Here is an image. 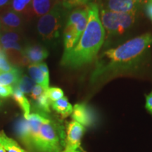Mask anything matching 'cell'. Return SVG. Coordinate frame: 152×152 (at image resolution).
Returning <instances> with one entry per match:
<instances>
[{
	"instance_id": "cell-28",
	"label": "cell",
	"mask_w": 152,
	"mask_h": 152,
	"mask_svg": "<svg viewBox=\"0 0 152 152\" xmlns=\"http://www.w3.org/2000/svg\"><path fill=\"white\" fill-rule=\"evenodd\" d=\"M145 12L147 16L152 21V0H147L145 3Z\"/></svg>"
},
{
	"instance_id": "cell-21",
	"label": "cell",
	"mask_w": 152,
	"mask_h": 152,
	"mask_svg": "<svg viewBox=\"0 0 152 152\" xmlns=\"http://www.w3.org/2000/svg\"><path fill=\"white\" fill-rule=\"evenodd\" d=\"M36 83L29 76L24 75L21 76L17 84L14 87H16L24 94H30L35 87Z\"/></svg>"
},
{
	"instance_id": "cell-33",
	"label": "cell",
	"mask_w": 152,
	"mask_h": 152,
	"mask_svg": "<svg viewBox=\"0 0 152 152\" xmlns=\"http://www.w3.org/2000/svg\"><path fill=\"white\" fill-rule=\"evenodd\" d=\"M0 152H7V151L4 149V148L1 144H0Z\"/></svg>"
},
{
	"instance_id": "cell-13",
	"label": "cell",
	"mask_w": 152,
	"mask_h": 152,
	"mask_svg": "<svg viewBox=\"0 0 152 152\" xmlns=\"http://www.w3.org/2000/svg\"><path fill=\"white\" fill-rule=\"evenodd\" d=\"M56 3V0H33L31 13L36 16L42 17L49 12Z\"/></svg>"
},
{
	"instance_id": "cell-32",
	"label": "cell",
	"mask_w": 152,
	"mask_h": 152,
	"mask_svg": "<svg viewBox=\"0 0 152 152\" xmlns=\"http://www.w3.org/2000/svg\"><path fill=\"white\" fill-rule=\"evenodd\" d=\"M133 1H134V2L137 3L138 4H145L147 2V0H133Z\"/></svg>"
},
{
	"instance_id": "cell-3",
	"label": "cell",
	"mask_w": 152,
	"mask_h": 152,
	"mask_svg": "<svg viewBox=\"0 0 152 152\" xmlns=\"http://www.w3.org/2000/svg\"><path fill=\"white\" fill-rule=\"evenodd\" d=\"M86 9L88 14L86 28L77 45L71 50L64 52L61 62L64 67L78 68L92 62L104 42L105 30L101 22L97 4L92 2Z\"/></svg>"
},
{
	"instance_id": "cell-35",
	"label": "cell",
	"mask_w": 152,
	"mask_h": 152,
	"mask_svg": "<svg viewBox=\"0 0 152 152\" xmlns=\"http://www.w3.org/2000/svg\"><path fill=\"white\" fill-rule=\"evenodd\" d=\"M72 152H81V151H80L79 149H77V150H76V151H72Z\"/></svg>"
},
{
	"instance_id": "cell-34",
	"label": "cell",
	"mask_w": 152,
	"mask_h": 152,
	"mask_svg": "<svg viewBox=\"0 0 152 152\" xmlns=\"http://www.w3.org/2000/svg\"><path fill=\"white\" fill-rule=\"evenodd\" d=\"M2 104H3V102H2V101H1V99H0V108L1 107V106H2Z\"/></svg>"
},
{
	"instance_id": "cell-20",
	"label": "cell",
	"mask_w": 152,
	"mask_h": 152,
	"mask_svg": "<svg viewBox=\"0 0 152 152\" xmlns=\"http://www.w3.org/2000/svg\"><path fill=\"white\" fill-rule=\"evenodd\" d=\"M33 0H12L11 9L21 15H30Z\"/></svg>"
},
{
	"instance_id": "cell-36",
	"label": "cell",
	"mask_w": 152,
	"mask_h": 152,
	"mask_svg": "<svg viewBox=\"0 0 152 152\" xmlns=\"http://www.w3.org/2000/svg\"><path fill=\"white\" fill-rule=\"evenodd\" d=\"M0 49H1V39H0Z\"/></svg>"
},
{
	"instance_id": "cell-8",
	"label": "cell",
	"mask_w": 152,
	"mask_h": 152,
	"mask_svg": "<svg viewBox=\"0 0 152 152\" xmlns=\"http://www.w3.org/2000/svg\"><path fill=\"white\" fill-rule=\"evenodd\" d=\"M23 24L22 15L11 9L3 11L0 14V26L4 32H17Z\"/></svg>"
},
{
	"instance_id": "cell-7",
	"label": "cell",
	"mask_w": 152,
	"mask_h": 152,
	"mask_svg": "<svg viewBox=\"0 0 152 152\" xmlns=\"http://www.w3.org/2000/svg\"><path fill=\"white\" fill-rule=\"evenodd\" d=\"M85 130V126L75 121L68 123L66 129V145L62 152H72L78 149Z\"/></svg>"
},
{
	"instance_id": "cell-4",
	"label": "cell",
	"mask_w": 152,
	"mask_h": 152,
	"mask_svg": "<svg viewBox=\"0 0 152 152\" xmlns=\"http://www.w3.org/2000/svg\"><path fill=\"white\" fill-rule=\"evenodd\" d=\"M61 3L57 2L47 14L40 17L37 23V31L44 40L52 41L59 37L65 16Z\"/></svg>"
},
{
	"instance_id": "cell-30",
	"label": "cell",
	"mask_w": 152,
	"mask_h": 152,
	"mask_svg": "<svg viewBox=\"0 0 152 152\" xmlns=\"http://www.w3.org/2000/svg\"><path fill=\"white\" fill-rule=\"evenodd\" d=\"M146 109L152 114V92L146 96Z\"/></svg>"
},
{
	"instance_id": "cell-18",
	"label": "cell",
	"mask_w": 152,
	"mask_h": 152,
	"mask_svg": "<svg viewBox=\"0 0 152 152\" xmlns=\"http://www.w3.org/2000/svg\"><path fill=\"white\" fill-rule=\"evenodd\" d=\"M51 106L57 113L61 115L62 118H66L71 115L73 112V106L68 102V99L64 96L56 102H52Z\"/></svg>"
},
{
	"instance_id": "cell-15",
	"label": "cell",
	"mask_w": 152,
	"mask_h": 152,
	"mask_svg": "<svg viewBox=\"0 0 152 152\" xmlns=\"http://www.w3.org/2000/svg\"><path fill=\"white\" fill-rule=\"evenodd\" d=\"M11 96H12L15 102L19 106L20 109L23 111V116L24 118L28 117L30 114L31 106H30L29 100L26 97L24 93L22 92L16 87H14V92H13V94Z\"/></svg>"
},
{
	"instance_id": "cell-31",
	"label": "cell",
	"mask_w": 152,
	"mask_h": 152,
	"mask_svg": "<svg viewBox=\"0 0 152 152\" xmlns=\"http://www.w3.org/2000/svg\"><path fill=\"white\" fill-rule=\"evenodd\" d=\"M12 0H0V9L5 8L11 4Z\"/></svg>"
},
{
	"instance_id": "cell-12",
	"label": "cell",
	"mask_w": 152,
	"mask_h": 152,
	"mask_svg": "<svg viewBox=\"0 0 152 152\" xmlns=\"http://www.w3.org/2000/svg\"><path fill=\"white\" fill-rule=\"evenodd\" d=\"M48 55V51L40 45H29L23 50V56L28 64L42 63Z\"/></svg>"
},
{
	"instance_id": "cell-22",
	"label": "cell",
	"mask_w": 152,
	"mask_h": 152,
	"mask_svg": "<svg viewBox=\"0 0 152 152\" xmlns=\"http://www.w3.org/2000/svg\"><path fill=\"white\" fill-rule=\"evenodd\" d=\"M35 102V105L38 111H42L44 113L49 114L51 113L50 106L51 104H52V102H51L50 99H49L48 96H47V90Z\"/></svg>"
},
{
	"instance_id": "cell-16",
	"label": "cell",
	"mask_w": 152,
	"mask_h": 152,
	"mask_svg": "<svg viewBox=\"0 0 152 152\" xmlns=\"http://www.w3.org/2000/svg\"><path fill=\"white\" fill-rule=\"evenodd\" d=\"M21 77V71L14 67L12 70L4 73H0V85L14 87Z\"/></svg>"
},
{
	"instance_id": "cell-6",
	"label": "cell",
	"mask_w": 152,
	"mask_h": 152,
	"mask_svg": "<svg viewBox=\"0 0 152 152\" xmlns=\"http://www.w3.org/2000/svg\"><path fill=\"white\" fill-rule=\"evenodd\" d=\"M0 39L1 49L7 56L17 64L27 65L28 63L23 56V49L20 43V37L16 32H4L0 35Z\"/></svg>"
},
{
	"instance_id": "cell-10",
	"label": "cell",
	"mask_w": 152,
	"mask_h": 152,
	"mask_svg": "<svg viewBox=\"0 0 152 152\" xmlns=\"http://www.w3.org/2000/svg\"><path fill=\"white\" fill-rule=\"evenodd\" d=\"M71 116L73 121L86 127L92 126L96 121V116L94 111L90 106L83 103L75 104Z\"/></svg>"
},
{
	"instance_id": "cell-11",
	"label": "cell",
	"mask_w": 152,
	"mask_h": 152,
	"mask_svg": "<svg viewBox=\"0 0 152 152\" xmlns=\"http://www.w3.org/2000/svg\"><path fill=\"white\" fill-rule=\"evenodd\" d=\"M88 20L87 9H76L71 11L68 17L66 24L71 26L80 37L85 31Z\"/></svg>"
},
{
	"instance_id": "cell-23",
	"label": "cell",
	"mask_w": 152,
	"mask_h": 152,
	"mask_svg": "<svg viewBox=\"0 0 152 152\" xmlns=\"http://www.w3.org/2000/svg\"><path fill=\"white\" fill-rule=\"evenodd\" d=\"M14 68V66L11 65L9 62L7 54L2 49H0V73L10 71Z\"/></svg>"
},
{
	"instance_id": "cell-14",
	"label": "cell",
	"mask_w": 152,
	"mask_h": 152,
	"mask_svg": "<svg viewBox=\"0 0 152 152\" xmlns=\"http://www.w3.org/2000/svg\"><path fill=\"white\" fill-rule=\"evenodd\" d=\"M28 70L30 77L35 81L36 84L42 85L45 89L49 88V79L45 77L38 66V64H30L28 66Z\"/></svg>"
},
{
	"instance_id": "cell-25",
	"label": "cell",
	"mask_w": 152,
	"mask_h": 152,
	"mask_svg": "<svg viewBox=\"0 0 152 152\" xmlns=\"http://www.w3.org/2000/svg\"><path fill=\"white\" fill-rule=\"evenodd\" d=\"M93 0H61L63 7L66 9H70L80 6L88 5Z\"/></svg>"
},
{
	"instance_id": "cell-29",
	"label": "cell",
	"mask_w": 152,
	"mask_h": 152,
	"mask_svg": "<svg viewBox=\"0 0 152 152\" xmlns=\"http://www.w3.org/2000/svg\"><path fill=\"white\" fill-rule=\"evenodd\" d=\"M38 66H39V68L41 69L42 72L45 77H46L47 78L49 79V71L46 63H44V62L39 63V64H38Z\"/></svg>"
},
{
	"instance_id": "cell-5",
	"label": "cell",
	"mask_w": 152,
	"mask_h": 152,
	"mask_svg": "<svg viewBox=\"0 0 152 152\" xmlns=\"http://www.w3.org/2000/svg\"><path fill=\"white\" fill-rule=\"evenodd\" d=\"M135 15L121 14L102 9L99 17L104 30L109 35H121L132 26L135 21Z\"/></svg>"
},
{
	"instance_id": "cell-17",
	"label": "cell",
	"mask_w": 152,
	"mask_h": 152,
	"mask_svg": "<svg viewBox=\"0 0 152 152\" xmlns=\"http://www.w3.org/2000/svg\"><path fill=\"white\" fill-rule=\"evenodd\" d=\"M80 37L69 25L66 24L64 30V42L65 51H69L73 48L78 42Z\"/></svg>"
},
{
	"instance_id": "cell-27",
	"label": "cell",
	"mask_w": 152,
	"mask_h": 152,
	"mask_svg": "<svg viewBox=\"0 0 152 152\" xmlns=\"http://www.w3.org/2000/svg\"><path fill=\"white\" fill-rule=\"evenodd\" d=\"M14 92V87L0 85V99L8 98L11 96Z\"/></svg>"
},
{
	"instance_id": "cell-19",
	"label": "cell",
	"mask_w": 152,
	"mask_h": 152,
	"mask_svg": "<svg viewBox=\"0 0 152 152\" xmlns=\"http://www.w3.org/2000/svg\"><path fill=\"white\" fill-rule=\"evenodd\" d=\"M0 144L7 152H26L14 140L9 137L4 131H0Z\"/></svg>"
},
{
	"instance_id": "cell-24",
	"label": "cell",
	"mask_w": 152,
	"mask_h": 152,
	"mask_svg": "<svg viewBox=\"0 0 152 152\" xmlns=\"http://www.w3.org/2000/svg\"><path fill=\"white\" fill-rule=\"evenodd\" d=\"M47 94L51 102H56L64 96V93L61 89L59 87H49L47 90Z\"/></svg>"
},
{
	"instance_id": "cell-26",
	"label": "cell",
	"mask_w": 152,
	"mask_h": 152,
	"mask_svg": "<svg viewBox=\"0 0 152 152\" xmlns=\"http://www.w3.org/2000/svg\"><path fill=\"white\" fill-rule=\"evenodd\" d=\"M47 89H45V87H43L42 85L36 84L35 87H33V90H32L31 93H30V96H31V98L33 99L34 101L37 100L39 96H41L42 94H44Z\"/></svg>"
},
{
	"instance_id": "cell-37",
	"label": "cell",
	"mask_w": 152,
	"mask_h": 152,
	"mask_svg": "<svg viewBox=\"0 0 152 152\" xmlns=\"http://www.w3.org/2000/svg\"><path fill=\"white\" fill-rule=\"evenodd\" d=\"M0 28H1V26H0Z\"/></svg>"
},
{
	"instance_id": "cell-2",
	"label": "cell",
	"mask_w": 152,
	"mask_h": 152,
	"mask_svg": "<svg viewBox=\"0 0 152 152\" xmlns=\"http://www.w3.org/2000/svg\"><path fill=\"white\" fill-rule=\"evenodd\" d=\"M151 45L152 35L147 33L105 51L96 61L92 81L106 78L137 65Z\"/></svg>"
},
{
	"instance_id": "cell-1",
	"label": "cell",
	"mask_w": 152,
	"mask_h": 152,
	"mask_svg": "<svg viewBox=\"0 0 152 152\" xmlns=\"http://www.w3.org/2000/svg\"><path fill=\"white\" fill-rule=\"evenodd\" d=\"M15 132L26 152H62L66 145V129L58 119L38 111L20 118Z\"/></svg>"
},
{
	"instance_id": "cell-9",
	"label": "cell",
	"mask_w": 152,
	"mask_h": 152,
	"mask_svg": "<svg viewBox=\"0 0 152 152\" xmlns=\"http://www.w3.org/2000/svg\"><path fill=\"white\" fill-rule=\"evenodd\" d=\"M139 7L140 4L133 0H104L102 9L121 14H136Z\"/></svg>"
}]
</instances>
